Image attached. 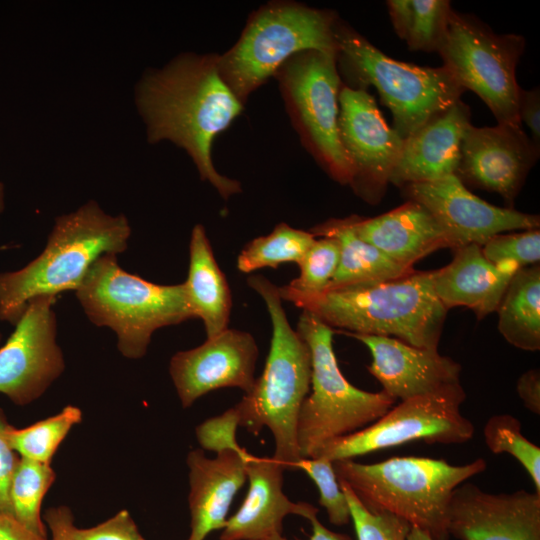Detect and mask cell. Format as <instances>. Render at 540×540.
<instances>
[{"mask_svg":"<svg viewBox=\"0 0 540 540\" xmlns=\"http://www.w3.org/2000/svg\"><path fill=\"white\" fill-rule=\"evenodd\" d=\"M135 102L150 143L169 140L192 158L202 180L224 198L240 183L215 169L212 142L241 113L243 104L221 76L218 55L181 54L138 82Z\"/></svg>","mask_w":540,"mask_h":540,"instance_id":"cell-1","label":"cell"},{"mask_svg":"<svg viewBox=\"0 0 540 540\" xmlns=\"http://www.w3.org/2000/svg\"><path fill=\"white\" fill-rule=\"evenodd\" d=\"M282 300L318 317L339 333L387 336L438 350L448 310L437 297L432 270L358 283L316 295L278 287Z\"/></svg>","mask_w":540,"mask_h":540,"instance_id":"cell-2","label":"cell"},{"mask_svg":"<svg viewBox=\"0 0 540 540\" xmlns=\"http://www.w3.org/2000/svg\"><path fill=\"white\" fill-rule=\"evenodd\" d=\"M247 284L264 301L272 324L269 353L262 374L251 391L232 408L238 427L258 434L267 427L273 434V459L285 468L302 459L298 444V421L311 386V353L307 343L287 318L278 287L262 275Z\"/></svg>","mask_w":540,"mask_h":540,"instance_id":"cell-3","label":"cell"},{"mask_svg":"<svg viewBox=\"0 0 540 540\" xmlns=\"http://www.w3.org/2000/svg\"><path fill=\"white\" fill-rule=\"evenodd\" d=\"M130 234L125 215H109L93 200L57 217L40 255L0 273V321L15 326L32 299L76 291L98 258L127 249Z\"/></svg>","mask_w":540,"mask_h":540,"instance_id":"cell-4","label":"cell"},{"mask_svg":"<svg viewBox=\"0 0 540 540\" xmlns=\"http://www.w3.org/2000/svg\"><path fill=\"white\" fill-rule=\"evenodd\" d=\"M344 482L370 511L386 512L429 534L448 540V509L453 491L487 468L483 458L452 465L428 457H393L364 464L352 459L333 462Z\"/></svg>","mask_w":540,"mask_h":540,"instance_id":"cell-5","label":"cell"},{"mask_svg":"<svg viewBox=\"0 0 540 540\" xmlns=\"http://www.w3.org/2000/svg\"><path fill=\"white\" fill-rule=\"evenodd\" d=\"M75 292L88 319L112 329L129 359L146 354L156 330L194 318L184 283L149 282L122 269L115 254L98 258Z\"/></svg>","mask_w":540,"mask_h":540,"instance_id":"cell-6","label":"cell"},{"mask_svg":"<svg viewBox=\"0 0 540 540\" xmlns=\"http://www.w3.org/2000/svg\"><path fill=\"white\" fill-rule=\"evenodd\" d=\"M337 61L357 89L374 86L405 140L461 99L465 89L444 67H422L390 58L338 19Z\"/></svg>","mask_w":540,"mask_h":540,"instance_id":"cell-7","label":"cell"},{"mask_svg":"<svg viewBox=\"0 0 540 540\" xmlns=\"http://www.w3.org/2000/svg\"><path fill=\"white\" fill-rule=\"evenodd\" d=\"M332 12L294 2L261 7L249 18L239 40L222 56V78L243 104L292 56L318 50L337 54Z\"/></svg>","mask_w":540,"mask_h":540,"instance_id":"cell-8","label":"cell"},{"mask_svg":"<svg viewBox=\"0 0 540 540\" xmlns=\"http://www.w3.org/2000/svg\"><path fill=\"white\" fill-rule=\"evenodd\" d=\"M296 331L311 353V393L301 407L298 444L302 458H314L332 440L354 433L387 413L396 400L386 392L352 385L333 349L334 329L302 310Z\"/></svg>","mask_w":540,"mask_h":540,"instance_id":"cell-9","label":"cell"},{"mask_svg":"<svg viewBox=\"0 0 540 540\" xmlns=\"http://www.w3.org/2000/svg\"><path fill=\"white\" fill-rule=\"evenodd\" d=\"M524 49L521 35L496 34L476 17L452 10L438 53L455 80L483 100L497 124L521 126L516 68Z\"/></svg>","mask_w":540,"mask_h":540,"instance_id":"cell-10","label":"cell"},{"mask_svg":"<svg viewBox=\"0 0 540 540\" xmlns=\"http://www.w3.org/2000/svg\"><path fill=\"white\" fill-rule=\"evenodd\" d=\"M301 141L337 182L350 184L351 170L339 139L337 54L306 50L289 58L274 75Z\"/></svg>","mask_w":540,"mask_h":540,"instance_id":"cell-11","label":"cell"},{"mask_svg":"<svg viewBox=\"0 0 540 540\" xmlns=\"http://www.w3.org/2000/svg\"><path fill=\"white\" fill-rule=\"evenodd\" d=\"M465 399L466 393L461 383H457L400 401L372 424L325 444L314 458L331 462L347 460L412 441L467 442L475 428L460 412Z\"/></svg>","mask_w":540,"mask_h":540,"instance_id":"cell-12","label":"cell"},{"mask_svg":"<svg viewBox=\"0 0 540 540\" xmlns=\"http://www.w3.org/2000/svg\"><path fill=\"white\" fill-rule=\"evenodd\" d=\"M339 139L351 170L350 186L370 204L384 196L400 158L404 139L383 118L364 89L342 86Z\"/></svg>","mask_w":540,"mask_h":540,"instance_id":"cell-13","label":"cell"},{"mask_svg":"<svg viewBox=\"0 0 540 540\" xmlns=\"http://www.w3.org/2000/svg\"><path fill=\"white\" fill-rule=\"evenodd\" d=\"M55 301L54 296L29 301L0 348V393L18 406L38 399L65 368L56 342Z\"/></svg>","mask_w":540,"mask_h":540,"instance_id":"cell-14","label":"cell"},{"mask_svg":"<svg viewBox=\"0 0 540 540\" xmlns=\"http://www.w3.org/2000/svg\"><path fill=\"white\" fill-rule=\"evenodd\" d=\"M403 188L410 200L431 213L451 241L453 250L468 244L482 246L493 236L507 231L540 226L538 215L494 206L471 193L454 174Z\"/></svg>","mask_w":540,"mask_h":540,"instance_id":"cell-15","label":"cell"},{"mask_svg":"<svg viewBox=\"0 0 540 540\" xmlns=\"http://www.w3.org/2000/svg\"><path fill=\"white\" fill-rule=\"evenodd\" d=\"M540 155L521 126L467 128L454 175L465 185L499 194L512 204Z\"/></svg>","mask_w":540,"mask_h":540,"instance_id":"cell-16","label":"cell"},{"mask_svg":"<svg viewBox=\"0 0 540 540\" xmlns=\"http://www.w3.org/2000/svg\"><path fill=\"white\" fill-rule=\"evenodd\" d=\"M258 347L249 333L229 327L193 349L177 352L169 372L183 408L220 388L249 393L255 383Z\"/></svg>","mask_w":540,"mask_h":540,"instance_id":"cell-17","label":"cell"},{"mask_svg":"<svg viewBox=\"0 0 540 540\" xmlns=\"http://www.w3.org/2000/svg\"><path fill=\"white\" fill-rule=\"evenodd\" d=\"M447 531L459 540H540V493H489L464 482L452 493Z\"/></svg>","mask_w":540,"mask_h":540,"instance_id":"cell-18","label":"cell"},{"mask_svg":"<svg viewBox=\"0 0 540 540\" xmlns=\"http://www.w3.org/2000/svg\"><path fill=\"white\" fill-rule=\"evenodd\" d=\"M370 351L369 373L400 401L460 383L461 365L438 350L415 347L387 336L344 333Z\"/></svg>","mask_w":540,"mask_h":540,"instance_id":"cell-19","label":"cell"},{"mask_svg":"<svg viewBox=\"0 0 540 540\" xmlns=\"http://www.w3.org/2000/svg\"><path fill=\"white\" fill-rule=\"evenodd\" d=\"M286 468L275 459L248 454V493L239 510L227 519L220 540H281L283 519L290 514L307 519L318 509L292 502L282 490Z\"/></svg>","mask_w":540,"mask_h":540,"instance_id":"cell-20","label":"cell"},{"mask_svg":"<svg viewBox=\"0 0 540 540\" xmlns=\"http://www.w3.org/2000/svg\"><path fill=\"white\" fill-rule=\"evenodd\" d=\"M471 111L461 99L404 140L390 183L404 187L453 175Z\"/></svg>","mask_w":540,"mask_h":540,"instance_id":"cell-21","label":"cell"},{"mask_svg":"<svg viewBox=\"0 0 540 540\" xmlns=\"http://www.w3.org/2000/svg\"><path fill=\"white\" fill-rule=\"evenodd\" d=\"M248 454L244 448L221 450L215 458L199 449L189 452L191 531L187 540H205L212 531L224 528L232 500L247 479Z\"/></svg>","mask_w":540,"mask_h":540,"instance_id":"cell-22","label":"cell"},{"mask_svg":"<svg viewBox=\"0 0 540 540\" xmlns=\"http://www.w3.org/2000/svg\"><path fill=\"white\" fill-rule=\"evenodd\" d=\"M515 263L493 264L478 244L454 249V257L446 266L432 270L437 297L447 310L464 306L478 319L497 310L515 272Z\"/></svg>","mask_w":540,"mask_h":540,"instance_id":"cell-23","label":"cell"},{"mask_svg":"<svg viewBox=\"0 0 540 540\" xmlns=\"http://www.w3.org/2000/svg\"><path fill=\"white\" fill-rule=\"evenodd\" d=\"M356 233L395 263L414 268L427 255L452 243L431 213L408 199L403 205L372 218L352 215Z\"/></svg>","mask_w":540,"mask_h":540,"instance_id":"cell-24","label":"cell"},{"mask_svg":"<svg viewBox=\"0 0 540 540\" xmlns=\"http://www.w3.org/2000/svg\"><path fill=\"white\" fill-rule=\"evenodd\" d=\"M184 285L194 318L203 321L206 338L226 330L232 307L231 291L201 224L195 225L191 232Z\"/></svg>","mask_w":540,"mask_h":540,"instance_id":"cell-25","label":"cell"},{"mask_svg":"<svg viewBox=\"0 0 540 540\" xmlns=\"http://www.w3.org/2000/svg\"><path fill=\"white\" fill-rule=\"evenodd\" d=\"M309 232L315 237L334 238L339 245V264L326 290L394 279L415 271L414 268L395 263L363 240L355 231L352 215L343 219H329L311 228Z\"/></svg>","mask_w":540,"mask_h":540,"instance_id":"cell-26","label":"cell"},{"mask_svg":"<svg viewBox=\"0 0 540 540\" xmlns=\"http://www.w3.org/2000/svg\"><path fill=\"white\" fill-rule=\"evenodd\" d=\"M498 330L518 349H540V266L518 269L496 310Z\"/></svg>","mask_w":540,"mask_h":540,"instance_id":"cell-27","label":"cell"},{"mask_svg":"<svg viewBox=\"0 0 540 540\" xmlns=\"http://www.w3.org/2000/svg\"><path fill=\"white\" fill-rule=\"evenodd\" d=\"M387 7L397 35L413 51L438 52L452 7L447 0H389Z\"/></svg>","mask_w":540,"mask_h":540,"instance_id":"cell-28","label":"cell"},{"mask_svg":"<svg viewBox=\"0 0 540 540\" xmlns=\"http://www.w3.org/2000/svg\"><path fill=\"white\" fill-rule=\"evenodd\" d=\"M55 477L50 464L20 457L10 486L14 518L29 531L46 538L41 505Z\"/></svg>","mask_w":540,"mask_h":540,"instance_id":"cell-29","label":"cell"},{"mask_svg":"<svg viewBox=\"0 0 540 540\" xmlns=\"http://www.w3.org/2000/svg\"><path fill=\"white\" fill-rule=\"evenodd\" d=\"M316 237L308 231L278 224L273 231L248 242L237 258V269L243 273L284 263H299Z\"/></svg>","mask_w":540,"mask_h":540,"instance_id":"cell-30","label":"cell"},{"mask_svg":"<svg viewBox=\"0 0 540 540\" xmlns=\"http://www.w3.org/2000/svg\"><path fill=\"white\" fill-rule=\"evenodd\" d=\"M81 420V410L68 405L58 414L25 428L18 429L10 425L7 439L20 457L50 464L59 445Z\"/></svg>","mask_w":540,"mask_h":540,"instance_id":"cell-31","label":"cell"},{"mask_svg":"<svg viewBox=\"0 0 540 540\" xmlns=\"http://www.w3.org/2000/svg\"><path fill=\"white\" fill-rule=\"evenodd\" d=\"M483 434L487 448L494 454L513 456L540 493V448L522 434L521 422L511 414H496L486 422Z\"/></svg>","mask_w":540,"mask_h":540,"instance_id":"cell-32","label":"cell"},{"mask_svg":"<svg viewBox=\"0 0 540 540\" xmlns=\"http://www.w3.org/2000/svg\"><path fill=\"white\" fill-rule=\"evenodd\" d=\"M339 257V245L334 238L320 237L315 239L298 263L299 276L289 284L284 285L285 288L303 295H316L324 292L337 270Z\"/></svg>","mask_w":540,"mask_h":540,"instance_id":"cell-33","label":"cell"},{"mask_svg":"<svg viewBox=\"0 0 540 540\" xmlns=\"http://www.w3.org/2000/svg\"><path fill=\"white\" fill-rule=\"evenodd\" d=\"M339 484L347 498L357 540H407L412 527L407 521L386 512L370 511L344 482Z\"/></svg>","mask_w":540,"mask_h":540,"instance_id":"cell-34","label":"cell"},{"mask_svg":"<svg viewBox=\"0 0 540 540\" xmlns=\"http://www.w3.org/2000/svg\"><path fill=\"white\" fill-rule=\"evenodd\" d=\"M302 469L315 483L319 491V504L327 512L334 525H345L350 518L347 498L337 479L333 462L322 458H302L295 466Z\"/></svg>","mask_w":540,"mask_h":540,"instance_id":"cell-35","label":"cell"},{"mask_svg":"<svg viewBox=\"0 0 540 540\" xmlns=\"http://www.w3.org/2000/svg\"><path fill=\"white\" fill-rule=\"evenodd\" d=\"M484 256L493 264L515 263L519 267L539 264L540 230L498 234L482 246Z\"/></svg>","mask_w":540,"mask_h":540,"instance_id":"cell-36","label":"cell"},{"mask_svg":"<svg viewBox=\"0 0 540 540\" xmlns=\"http://www.w3.org/2000/svg\"><path fill=\"white\" fill-rule=\"evenodd\" d=\"M69 540H144L127 510H121L103 523L86 529L70 527Z\"/></svg>","mask_w":540,"mask_h":540,"instance_id":"cell-37","label":"cell"},{"mask_svg":"<svg viewBox=\"0 0 540 540\" xmlns=\"http://www.w3.org/2000/svg\"><path fill=\"white\" fill-rule=\"evenodd\" d=\"M236 420L230 409L222 415L208 419L196 429L200 445L216 453L224 449H240L236 441Z\"/></svg>","mask_w":540,"mask_h":540,"instance_id":"cell-38","label":"cell"},{"mask_svg":"<svg viewBox=\"0 0 540 540\" xmlns=\"http://www.w3.org/2000/svg\"><path fill=\"white\" fill-rule=\"evenodd\" d=\"M9 427L6 414L0 408V515L14 517L10 500V486L20 456L8 442L7 430Z\"/></svg>","mask_w":540,"mask_h":540,"instance_id":"cell-39","label":"cell"},{"mask_svg":"<svg viewBox=\"0 0 540 540\" xmlns=\"http://www.w3.org/2000/svg\"><path fill=\"white\" fill-rule=\"evenodd\" d=\"M518 116L531 131V140L540 148V92L539 88L525 90L520 87L518 94Z\"/></svg>","mask_w":540,"mask_h":540,"instance_id":"cell-40","label":"cell"},{"mask_svg":"<svg viewBox=\"0 0 540 540\" xmlns=\"http://www.w3.org/2000/svg\"><path fill=\"white\" fill-rule=\"evenodd\" d=\"M516 391L526 409L540 414V373L538 369L524 372L517 380Z\"/></svg>","mask_w":540,"mask_h":540,"instance_id":"cell-41","label":"cell"},{"mask_svg":"<svg viewBox=\"0 0 540 540\" xmlns=\"http://www.w3.org/2000/svg\"><path fill=\"white\" fill-rule=\"evenodd\" d=\"M44 520L51 530L52 540H69V530L74 523L72 512L68 507L48 509L44 514Z\"/></svg>","mask_w":540,"mask_h":540,"instance_id":"cell-42","label":"cell"},{"mask_svg":"<svg viewBox=\"0 0 540 540\" xmlns=\"http://www.w3.org/2000/svg\"><path fill=\"white\" fill-rule=\"evenodd\" d=\"M0 540H48L26 529L14 517L0 515Z\"/></svg>","mask_w":540,"mask_h":540,"instance_id":"cell-43","label":"cell"},{"mask_svg":"<svg viewBox=\"0 0 540 540\" xmlns=\"http://www.w3.org/2000/svg\"><path fill=\"white\" fill-rule=\"evenodd\" d=\"M317 513L311 514L307 520L311 523L312 534L309 540H352L348 535L336 533L326 528L317 518ZM281 540H287L284 537Z\"/></svg>","mask_w":540,"mask_h":540,"instance_id":"cell-44","label":"cell"},{"mask_svg":"<svg viewBox=\"0 0 540 540\" xmlns=\"http://www.w3.org/2000/svg\"><path fill=\"white\" fill-rule=\"evenodd\" d=\"M407 540H433L429 534L417 527H411Z\"/></svg>","mask_w":540,"mask_h":540,"instance_id":"cell-45","label":"cell"},{"mask_svg":"<svg viewBox=\"0 0 540 540\" xmlns=\"http://www.w3.org/2000/svg\"><path fill=\"white\" fill-rule=\"evenodd\" d=\"M5 209V188L4 184L0 182V214Z\"/></svg>","mask_w":540,"mask_h":540,"instance_id":"cell-46","label":"cell"},{"mask_svg":"<svg viewBox=\"0 0 540 540\" xmlns=\"http://www.w3.org/2000/svg\"><path fill=\"white\" fill-rule=\"evenodd\" d=\"M6 248H8V247H7V246H2V247H0V250L6 249ZM1 339H2V334H1V332H0V341H1Z\"/></svg>","mask_w":540,"mask_h":540,"instance_id":"cell-47","label":"cell"}]
</instances>
